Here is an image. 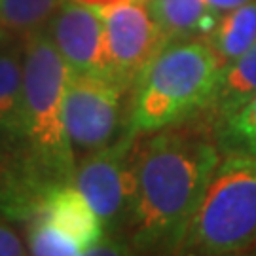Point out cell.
<instances>
[{"mask_svg":"<svg viewBox=\"0 0 256 256\" xmlns=\"http://www.w3.org/2000/svg\"><path fill=\"white\" fill-rule=\"evenodd\" d=\"M23 54L21 146L52 182H72L76 160L64 124V97L72 70L48 32L28 38Z\"/></svg>","mask_w":256,"mask_h":256,"instance_id":"cell-3","label":"cell"},{"mask_svg":"<svg viewBox=\"0 0 256 256\" xmlns=\"http://www.w3.org/2000/svg\"><path fill=\"white\" fill-rule=\"evenodd\" d=\"M207 42L218 57L222 68L245 54L256 42V2L228 10V14L218 19Z\"/></svg>","mask_w":256,"mask_h":256,"instance_id":"cell-14","label":"cell"},{"mask_svg":"<svg viewBox=\"0 0 256 256\" xmlns=\"http://www.w3.org/2000/svg\"><path fill=\"white\" fill-rule=\"evenodd\" d=\"M46 32L74 74L108 76L102 19L93 6L64 0Z\"/></svg>","mask_w":256,"mask_h":256,"instance_id":"cell-8","label":"cell"},{"mask_svg":"<svg viewBox=\"0 0 256 256\" xmlns=\"http://www.w3.org/2000/svg\"><path fill=\"white\" fill-rule=\"evenodd\" d=\"M126 90L106 74H70L64 97V124L72 150L92 154L114 144Z\"/></svg>","mask_w":256,"mask_h":256,"instance_id":"cell-7","label":"cell"},{"mask_svg":"<svg viewBox=\"0 0 256 256\" xmlns=\"http://www.w3.org/2000/svg\"><path fill=\"white\" fill-rule=\"evenodd\" d=\"M131 158L137 188L124 238L135 250L176 252L220 164L214 128L198 114L133 142Z\"/></svg>","mask_w":256,"mask_h":256,"instance_id":"cell-1","label":"cell"},{"mask_svg":"<svg viewBox=\"0 0 256 256\" xmlns=\"http://www.w3.org/2000/svg\"><path fill=\"white\" fill-rule=\"evenodd\" d=\"M6 216L0 214V256H23L28 250L19 236L6 224Z\"/></svg>","mask_w":256,"mask_h":256,"instance_id":"cell-18","label":"cell"},{"mask_svg":"<svg viewBox=\"0 0 256 256\" xmlns=\"http://www.w3.org/2000/svg\"><path fill=\"white\" fill-rule=\"evenodd\" d=\"M64 0H0V30L14 40L25 42L46 32L50 21Z\"/></svg>","mask_w":256,"mask_h":256,"instance_id":"cell-15","label":"cell"},{"mask_svg":"<svg viewBox=\"0 0 256 256\" xmlns=\"http://www.w3.org/2000/svg\"><path fill=\"white\" fill-rule=\"evenodd\" d=\"M93 8L102 19L108 78L129 92L167 46V40L152 18L146 0H118Z\"/></svg>","mask_w":256,"mask_h":256,"instance_id":"cell-5","label":"cell"},{"mask_svg":"<svg viewBox=\"0 0 256 256\" xmlns=\"http://www.w3.org/2000/svg\"><path fill=\"white\" fill-rule=\"evenodd\" d=\"M135 135L126 137L76 162L72 182L86 196L108 234L124 228L135 200V169L131 148Z\"/></svg>","mask_w":256,"mask_h":256,"instance_id":"cell-6","label":"cell"},{"mask_svg":"<svg viewBox=\"0 0 256 256\" xmlns=\"http://www.w3.org/2000/svg\"><path fill=\"white\" fill-rule=\"evenodd\" d=\"M28 252L36 256H82L84 247L64 234L63 230L54 226L44 218H34L28 222Z\"/></svg>","mask_w":256,"mask_h":256,"instance_id":"cell-17","label":"cell"},{"mask_svg":"<svg viewBox=\"0 0 256 256\" xmlns=\"http://www.w3.org/2000/svg\"><path fill=\"white\" fill-rule=\"evenodd\" d=\"M212 128L222 154L256 156V95Z\"/></svg>","mask_w":256,"mask_h":256,"instance_id":"cell-16","label":"cell"},{"mask_svg":"<svg viewBox=\"0 0 256 256\" xmlns=\"http://www.w3.org/2000/svg\"><path fill=\"white\" fill-rule=\"evenodd\" d=\"M23 135V54L0 52V140L21 144Z\"/></svg>","mask_w":256,"mask_h":256,"instance_id":"cell-13","label":"cell"},{"mask_svg":"<svg viewBox=\"0 0 256 256\" xmlns=\"http://www.w3.org/2000/svg\"><path fill=\"white\" fill-rule=\"evenodd\" d=\"M76 2H82V4H88V6H106V4L118 2V0H76Z\"/></svg>","mask_w":256,"mask_h":256,"instance_id":"cell-20","label":"cell"},{"mask_svg":"<svg viewBox=\"0 0 256 256\" xmlns=\"http://www.w3.org/2000/svg\"><path fill=\"white\" fill-rule=\"evenodd\" d=\"M248 0H207V4H209L210 8H214L216 12H228V10H234L241 6V4H247Z\"/></svg>","mask_w":256,"mask_h":256,"instance_id":"cell-19","label":"cell"},{"mask_svg":"<svg viewBox=\"0 0 256 256\" xmlns=\"http://www.w3.org/2000/svg\"><path fill=\"white\" fill-rule=\"evenodd\" d=\"M52 182L21 144L0 140V214L30 222L36 216Z\"/></svg>","mask_w":256,"mask_h":256,"instance_id":"cell-9","label":"cell"},{"mask_svg":"<svg viewBox=\"0 0 256 256\" xmlns=\"http://www.w3.org/2000/svg\"><path fill=\"white\" fill-rule=\"evenodd\" d=\"M256 245V156L224 154L176 252L228 256Z\"/></svg>","mask_w":256,"mask_h":256,"instance_id":"cell-4","label":"cell"},{"mask_svg":"<svg viewBox=\"0 0 256 256\" xmlns=\"http://www.w3.org/2000/svg\"><path fill=\"white\" fill-rule=\"evenodd\" d=\"M34 218H44L63 230L82 245L86 254L104 234L101 218L74 182L54 184L44 196Z\"/></svg>","mask_w":256,"mask_h":256,"instance_id":"cell-10","label":"cell"},{"mask_svg":"<svg viewBox=\"0 0 256 256\" xmlns=\"http://www.w3.org/2000/svg\"><path fill=\"white\" fill-rule=\"evenodd\" d=\"M4 40H6V36H4V34H2V30H0V42H4Z\"/></svg>","mask_w":256,"mask_h":256,"instance_id":"cell-21","label":"cell"},{"mask_svg":"<svg viewBox=\"0 0 256 256\" xmlns=\"http://www.w3.org/2000/svg\"><path fill=\"white\" fill-rule=\"evenodd\" d=\"M146 4L167 44L192 38L207 40L220 19L207 0H146Z\"/></svg>","mask_w":256,"mask_h":256,"instance_id":"cell-11","label":"cell"},{"mask_svg":"<svg viewBox=\"0 0 256 256\" xmlns=\"http://www.w3.org/2000/svg\"><path fill=\"white\" fill-rule=\"evenodd\" d=\"M220 61L205 38L169 42L135 84L128 133H152L203 114L220 76Z\"/></svg>","mask_w":256,"mask_h":256,"instance_id":"cell-2","label":"cell"},{"mask_svg":"<svg viewBox=\"0 0 256 256\" xmlns=\"http://www.w3.org/2000/svg\"><path fill=\"white\" fill-rule=\"evenodd\" d=\"M256 95V42L243 55L234 59L220 70L216 90L210 99V104L203 116L210 124H218L220 120L236 112Z\"/></svg>","mask_w":256,"mask_h":256,"instance_id":"cell-12","label":"cell"}]
</instances>
